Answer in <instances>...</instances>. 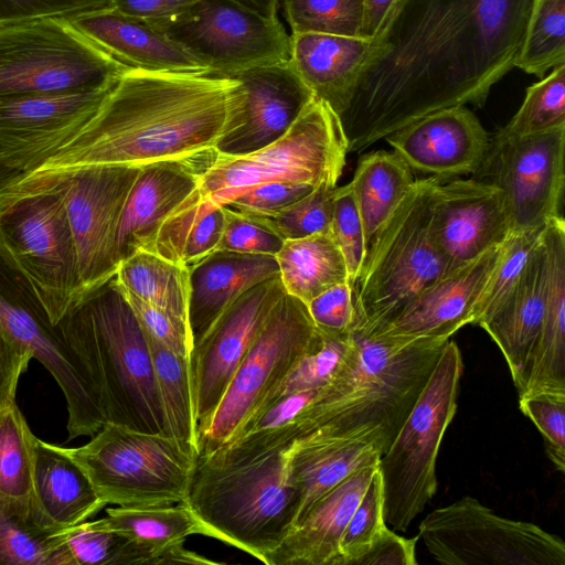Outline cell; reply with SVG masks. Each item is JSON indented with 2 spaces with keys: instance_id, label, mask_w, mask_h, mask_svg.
<instances>
[{
  "instance_id": "cell-1",
  "label": "cell",
  "mask_w": 565,
  "mask_h": 565,
  "mask_svg": "<svg viewBox=\"0 0 565 565\" xmlns=\"http://www.w3.org/2000/svg\"><path fill=\"white\" fill-rule=\"evenodd\" d=\"M533 0H396L339 118L360 152L437 110L482 107L515 65Z\"/></svg>"
},
{
  "instance_id": "cell-2",
  "label": "cell",
  "mask_w": 565,
  "mask_h": 565,
  "mask_svg": "<svg viewBox=\"0 0 565 565\" xmlns=\"http://www.w3.org/2000/svg\"><path fill=\"white\" fill-rule=\"evenodd\" d=\"M244 107V88L233 76L129 67L39 170L143 166L215 149L242 125Z\"/></svg>"
},
{
  "instance_id": "cell-3",
  "label": "cell",
  "mask_w": 565,
  "mask_h": 565,
  "mask_svg": "<svg viewBox=\"0 0 565 565\" xmlns=\"http://www.w3.org/2000/svg\"><path fill=\"white\" fill-rule=\"evenodd\" d=\"M448 340L352 332L339 369L302 414L296 440L371 435L384 455Z\"/></svg>"
},
{
  "instance_id": "cell-4",
  "label": "cell",
  "mask_w": 565,
  "mask_h": 565,
  "mask_svg": "<svg viewBox=\"0 0 565 565\" xmlns=\"http://www.w3.org/2000/svg\"><path fill=\"white\" fill-rule=\"evenodd\" d=\"M57 327L85 366L106 423L169 435L147 339L115 276L79 298Z\"/></svg>"
},
{
  "instance_id": "cell-5",
  "label": "cell",
  "mask_w": 565,
  "mask_h": 565,
  "mask_svg": "<svg viewBox=\"0 0 565 565\" xmlns=\"http://www.w3.org/2000/svg\"><path fill=\"white\" fill-rule=\"evenodd\" d=\"M290 447L235 465H214L198 457L184 503L206 536L266 564L294 529L299 512L288 472Z\"/></svg>"
},
{
  "instance_id": "cell-6",
  "label": "cell",
  "mask_w": 565,
  "mask_h": 565,
  "mask_svg": "<svg viewBox=\"0 0 565 565\" xmlns=\"http://www.w3.org/2000/svg\"><path fill=\"white\" fill-rule=\"evenodd\" d=\"M439 181L416 179L375 235L353 289L352 332L377 334L424 289L452 271L431 227Z\"/></svg>"
},
{
  "instance_id": "cell-7",
  "label": "cell",
  "mask_w": 565,
  "mask_h": 565,
  "mask_svg": "<svg viewBox=\"0 0 565 565\" xmlns=\"http://www.w3.org/2000/svg\"><path fill=\"white\" fill-rule=\"evenodd\" d=\"M0 246L57 326L83 297L75 242L63 199L44 170L0 195Z\"/></svg>"
},
{
  "instance_id": "cell-8",
  "label": "cell",
  "mask_w": 565,
  "mask_h": 565,
  "mask_svg": "<svg viewBox=\"0 0 565 565\" xmlns=\"http://www.w3.org/2000/svg\"><path fill=\"white\" fill-rule=\"evenodd\" d=\"M462 370L460 350L449 339L409 415L379 460L383 518L394 531L405 532L437 491L436 460L457 411Z\"/></svg>"
},
{
  "instance_id": "cell-9",
  "label": "cell",
  "mask_w": 565,
  "mask_h": 565,
  "mask_svg": "<svg viewBox=\"0 0 565 565\" xmlns=\"http://www.w3.org/2000/svg\"><path fill=\"white\" fill-rule=\"evenodd\" d=\"M106 504L184 502L199 450L167 434L105 423L87 444L63 448Z\"/></svg>"
},
{
  "instance_id": "cell-10",
  "label": "cell",
  "mask_w": 565,
  "mask_h": 565,
  "mask_svg": "<svg viewBox=\"0 0 565 565\" xmlns=\"http://www.w3.org/2000/svg\"><path fill=\"white\" fill-rule=\"evenodd\" d=\"M348 152L339 116L315 97L290 128L269 145L241 156L215 151L198 190L203 198L224 205L267 182L337 185Z\"/></svg>"
},
{
  "instance_id": "cell-11",
  "label": "cell",
  "mask_w": 565,
  "mask_h": 565,
  "mask_svg": "<svg viewBox=\"0 0 565 565\" xmlns=\"http://www.w3.org/2000/svg\"><path fill=\"white\" fill-rule=\"evenodd\" d=\"M129 67L67 19L0 23V97L103 89Z\"/></svg>"
},
{
  "instance_id": "cell-12",
  "label": "cell",
  "mask_w": 565,
  "mask_h": 565,
  "mask_svg": "<svg viewBox=\"0 0 565 565\" xmlns=\"http://www.w3.org/2000/svg\"><path fill=\"white\" fill-rule=\"evenodd\" d=\"M322 342L307 305L286 294L257 333L200 435L199 456H209L232 441L295 364Z\"/></svg>"
},
{
  "instance_id": "cell-13",
  "label": "cell",
  "mask_w": 565,
  "mask_h": 565,
  "mask_svg": "<svg viewBox=\"0 0 565 565\" xmlns=\"http://www.w3.org/2000/svg\"><path fill=\"white\" fill-rule=\"evenodd\" d=\"M418 530L441 564L565 565V544L558 535L501 516L469 495L430 512Z\"/></svg>"
},
{
  "instance_id": "cell-14",
  "label": "cell",
  "mask_w": 565,
  "mask_h": 565,
  "mask_svg": "<svg viewBox=\"0 0 565 565\" xmlns=\"http://www.w3.org/2000/svg\"><path fill=\"white\" fill-rule=\"evenodd\" d=\"M204 65L211 75L235 76L290 56V36L277 17L234 0H200L172 18L149 22Z\"/></svg>"
},
{
  "instance_id": "cell-15",
  "label": "cell",
  "mask_w": 565,
  "mask_h": 565,
  "mask_svg": "<svg viewBox=\"0 0 565 565\" xmlns=\"http://www.w3.org/2000/svg\"><path fill=\"white\" fill-rule=\"evenodd\" d=\"M141 166L88 164L46 171L73 233L83 296L115 276L117 232Z\"/></svg>"
},
{
  "instance_id": "cell-16",
  "label": "cell",
  "mask_w": 565,
  "mask_h": 565,
  "mask_svg": "<svg viewBox=\"0 0 565 565\" xmlns=\"http://www.w3.org/2000/svg\"><path fill=\"white\" fill-rule=\"evenodd\" d=\"M565 126L490 143L473 179L495 185L505 200L512 232L563 216Z\"/></svg>"
},
{
  "instance_id": "cell-17",
  "label": "cell",
  "mask_w": 565,
  "mask_h": 565,
  "mask_svg": "<svg viewBox=\"0 0 565 565\" xmlns=\"http://www.w3.org/2000/svg\"><path fill=\"white\" fill-rule=\"evenodd\" d=\"M285 295L279 276L259 282L237 298L192 348L190 374L198 439L257 333Z\"/></svg>"
},
{
  "instance_id": "cell-18",
  "label": "cell",
  "mask_w": 565,
  "mask_h": 565,
  "mask_svg": "<svg viewBox=\"0 0 565 565\" xmlns=\"http://www.w3.org/2000/svg\"><path fill=\"white\" fill-rule=\"evenodd\" d=\"M0 330L49 371L65 397L70 414H81L94 404L95 390L85 366L1 246Z\"/></svg>"
},
{
  "instance_id": "cell-19",
  "label": "cell",
  "mask_w": 565,
  "mask_h": 565,
  "mask_svg": "<svg viewBox=\"0 0 565 565\" xmlns=\"http://www.w3.org/2000/svg\"><path fill=\"white\" fill-rule=\"evenodd\" d=\"M111 86L0 97V162L28 174L39 170L81 130Z\"/></svg>"
},
{
  "instance_id": "cell-20",
  "label": "cell",
  "mask_w": 565,
  "mask_h": 565,
  "mask_svg": "<svg viewBox=\"0 0 565 565\" xmlns=\"http://www.w3.org/2000/svg\"><path fill=\"white\" fill-rule=\"evenodd\" d=\"M431 227L452 270L501 245L512 232L503 193L473 178L437 183Z\"/></svg>"
},
{
  "instance_id": "cell-21",
  "label": "cell",
  "mask_w": 565,
  "mask_h": 565,
  "mask_svg": "<svg viewBox=\"0 0 565 565\" xmlns=\"http://www.w3.org/2000/svg\"><path fill=\"white\" fill-rule=\"evenodd\" d=\"M384 139L412 171L441 181L472 175L490 142L478 117L465 105L426 115Z\"/></svg>"
},
{
  "instance_id": "cell-22",
  "label": "cell",
  "mask_w": 565,
  "mask_h": 565,
  "mask_svg": "<svg viewBox=\"0 0 565 565\" xmlns=\"http://www.w3.org/2000/svg\"><path fill=\"white\" fill-rule=\"evenodd\" d=\"M215 149L143 164L120 217L116 259L137 250L151 252L163 221L199 186Z\"/></svg>"
},
{
  "instance_id": "cell-23",
  "label": "cell",
  "mask_w": 565,
  "mask_h": 565,
  "mask_svg": "<svg viewBox=\"0 0 565 565\" xmlns=\"http://www.w3.org/2000/svg\"><path fill=\"white\" fill-rule=\"evenodd\" d=\"M245 92L242 125L216 145L231 156L258 150L282 136L315 98L289 60L235 76Z\"/></svg>"
},
{
  "instance_id": "cell-24",
  "label": "cell",
  "mask_w": 565,
  "mask_h": 565,
  "mask_svg": "<svg viewBox=\"0 0 565 565\" xmlns=\"http://www.w3.org/2000/svg\"><path fill=\"white\" fill-rule=\"evenodd\" d=\"M503 243L424 289L390 324L372 337L450 339L460 328L472 323L476 303Z\"/></svg>"
},
{
  "instance_id": "cell-25",
  "label": "cell",
  "mask_w": 565,
  "mask_h": 565,
  "mask_svg": "<svg viewBox=\"0 0 565 565\" xmlns=\"http://www.w3.org/2000/svg\"><path fill=\"white\" fill-rule=\"evenodd\" d=\"M542 237L512 290L478 322L503 354L519 396L525 388L527 365L544 319L545 254Z\"/></svg>"
},
{
  "instance_id": "cell-26",
  "label": "cell",
  "mask_w": 565,
  "mask_h": 565,
  "mask_svg": "<svg viewBox=\"0 0 565 565\" xmlns=\"http://www.w3.org/2000/svg\"><path fill=\"white\" fill-rule=\"evenodd\" d=\"M189 275L188 323L193 348L237 298L279 276V268L274 255L217 249L189 267Z\"/></svg>"
},
{
  "instance_id": "cell-27",
  "label": "cell",
  "mask_w": 565,
  "mask_h": 565,
  "mask_svg": "<svg viewBox=\"0 0 565 565\" xmlns=\"http://www.w3.org/2000/svg\"><path fill=\"white\" fill-rule=\"evenodd\" d=\"M377 465L351 473L320 498L281 544L267 565H342L340 540Z\"/></svg>"
},
{
  "instance_id": "cell-28",
  "label": "cell",
  "mask_w": 565,
  "mask_h": 565,
  "mask_svg": "<svg viewBox=\"0 0 565 565\" xmlns=\"http://www.w3.org/2000/svg\"><path fill=\"white\" fill-rule=\"evenodd\" d=\"M68 20L89 40L130 67L210 74L182 46L147 21L121 14L111 8L86 12Z\"/></svg>"
},
{
  "instance_id": "cell-29",
  "label": "cell",
  "mask_w": 565,
  "mask_h": 565,
  "mask_svg": "<svg viewBox=\"0 0 565 565\" xmlns=\"http://www.w3.org/2000/svg\"><path fill=\"white\" fill-rule=\"evenodd\" d=\"M382 455L371 435L296 440L288 454L289 479L300 502L295 526L320 498L356 470L377 465Z\"/></svg>"
},
{
  "instance_id": "cell-30",
  "label": "cell",
  "mask_w": 565,
  "mask_h": 565,
  "mask_svg": "<svg viewBox=\"0 0 565 565\" xmlns=\"http://www.w3.org/2000/svg\"><path fill=\"white\" fill-rule=\"evenodd\" d=\"M372 45L361 36L291 33L289 62L313 96L339 116Z\"/></svg>"
},
{
  "instance_id": "cell-31",
  "label": "cell",
  "mask_w": 565,
  "mask_h": 565,
  "mask_svg": "<svg viewBox=\"0 0 565 565\" xmlns=\"http://www.w3.org/2000/svg\"><path fill=\"white\" fill-rule=\"evenodd\" d=\"M33 487L46 515L64 529L85 522L107 505L84 470L63 447L38 437L34 444Z\"/></svg>"
},
{
  "instance_id": "cell-32",
  "label": "cell",
  "mask_w": 565,
  "mask_h": 565,
  "mask_svg": "<svg viewBox=\"0 0 565 565\" xmlns=\"http://www.w3.org/2000/svg\"><path fill=\"white\" fill-rule=\"evenodd\" d=\"M63 529L46 515L35 494L0 493V565H75Z\"/></svg>"
},
{
  "instance_id": "cell-33",
  "label": "cell",
  "mask_w": 565,
  "mask_h": 565,
  "mask_svg": "<svg viewBox=\"0 0 565 565\" xmlns=\"http://www.w3.org/2000/svg\"><path fill=\"white\" fill-rule=\"evenodd\" d=\"M542 241L545 254V309L530 367L539 377L552 380L565 372L564 216L547 222Z\"/></svg>"
},
{
  "instance_id": "cell-34",
  "label": "cell",
  "mask_w": 565,
  "mask_h": 565,
  "mask_svg": "<svg viewBox=\"0 0 565 565\" xmlns=\"http://www.w3.org/2000/svg\"><path fill=\"white\" fill-rule=\"evenodd\" d=\"M415 180L412 169L395 151L375 150L360 158L349 184L362 221L366 252Z\"/></svg>"
},
{
  "instance_id": "cell-35",
  "label": "cell",
  "mask_w": 565,
  "mask_h": 565,
  "mask_svg": "<svg viewBox=\"0 0 565 565\" xmlns=\"http://www.w3.org/2000/svg\"><path fill=\"white\" fill-rule=\"evenodd\" d=\"M275 257L286 294L306 305L334 286L349 284L347 264L332 231L286 239Z\"/></svg>"
},
{
  "instance_id": "cell-36",
  "label": "cell",
  "mask_w": 565,
  "mask_h": 565,
  "mask_svg": "<svg viewBox=\"0 0 565 565\" xmlns=\"http://www.w3.org/2000/svg\"><path fill=\"white\" fill-rule=\"evenodd\" d=\"M224 222L223 206L196 188L163 221L151 253L189 268L217 249Z\"/></svg>"
},
{
  "instance_id": "cell-37",
  "label": "cell",
  "mask_w": 565,
  "mask_h": 565,
  "mask_svg": "<svg viewBox=\"0 0 565 565\" xmlns=\"http://www.w3.org/2000/svg\"><path fill=\"white\" fill-rule=\"evenodd\" d=\"M115 277L122 291L163 310L189 328V268L140 249L119 263Z\"/></svg>"
},
{
  "instance_id": "cell-38",
  "label": "cell",
  "mask_w": 565,
  "mask_h": 565,
  "mask_svg": "<svg viewBox=\"0 0 565 565\" xmlns=\"http://www.w3.org/2000/svg\"><path fill=\"white\" fill-rule=\"evenodd\" d=\"M97 522L151 550L153 565L164 550L183 543L188 536H206L204 526L184 502L108 508L106 516Z\"/></svg>"
},
{
  "instance_id": "cell-39",
  "label": "cell",
  "mask_w": 565,
  "mask_h": 565,
  "mask_svg": "<svg viewBox=\"0 0 565 565\" xmlns=\"http://www.w3.org/2000/svg\"><path fill=\"white\" fill-rule=\"evenodd\" d=\"M145 337L151 354L167 431L170 436L198 448L190 359L174 353L146 333Z\"/></svg>"
},
{
  "instance_id": "cell-40",
  "label": "cell",
  "mask_w": 565,
  "mask_h": 565,
  "mask_svg": "<svg viewBox=\"0 0 565 565\" xmlns=\"http://www.w3.org/2000/svg\"><path fill=\"white\" fill-rule=\"evenodd\" d=\"M565 64V0H533L514 67L539 78Z\"/></svg>"
},
{
  "instance_id": "cell-41",
  "label": "cell",
  "mask_w": 565,
  "mask_h": 565,
  "mask_svg": "<svg viewBox=\"0 0 565 565\" xmlns=\"http://www.w3.org/2000/svg\"><path fill=\"white\" fill-rule=\"evenodd\" d=\"M565 126V64L526 88L525 97L507 125L492 137L499 143Z\"/></svg>"
},
{
  "instance_id": "cell-42",
  "label": "cell",
  "mask_w": 565,
  "mask_h": 565,
  "mask_svg": "<svg viewBox=\"0 0 565 565\" xmlns=\"http://www.w3.org/2000/svg\"><path fill=\"white\" fill-rule=\"evenodd\" d=\"M75 565H139L154 563L148 547L128 536L106 529L96 521H85L62 530Z\"/></svg>"
},
{
  "instance_id": "cell-43",
  "label": "cell",
  "mask_w": 565,
  "mask_h": 565,
  "mask_svg": "<svg viewBox=\"0 0 565 565\" xmlns=\"http://www.w3.org/2000/svg\"><path fill=\"white\" fill-rule=\"evenodd\" d=\"M36 437L17 403L0 412V493L14 498L34 494L33 463Z\"/></svg>"
},
{
  "instance_id": "cell-44",
  "label": "cell",
  "mask_w": 565,
  "mask_h": 565,
  "mask_svg": "<svg viewBox=\"0 0 565 565\" xmlns=\"http://www.w3.org/2000/svg\"><path fill=\"white\" fill-rule=\"evenodd\" d=\"M291 33L360 36L363 0H281Z\"/></svg>"
},
{
  "instance_id": "cell-45",
  "label": "cell",
  "mask_w": 565,
  "mask_h": 565,
  "mask_svg": "<svg viewBox=\"0 0 565 565\" xmlns=\"http://www.w3.org/2000/svg\"><path fill=\"white\" fill-rule=\"evenodd\" d=\"M545 227L546 224L527 231L511 232L476 303L472 324H478L489 316L512 290Z\"/></svg>"
},
{
  "instance_id": "cell-46",
  "label": "cell",
  "mask_w": 565,
  "mask_h": 565,
  "mask_svg": "<svg viewBox=\"0 0 565 565\" xmlns=\"http://www.w3.org/2000/svg\"><path fill=\"white\" fill-rule=\"evenodd\" d=\"M335 189L337 185L321 183L274 216L250 217L274 231L284 241L330 232Z\"/></svg>"
},
{
  "instance_id": "cell-47",
  "label": "cell",
  "mask_w": 565,
  "mask_h": 565,
  "mask_svg": "<svg viewBox=\"0 0 565 565\" xmlns=\"http://www.w3.org/2000/svg\"><path fill=\"white\" fill-rule=\"evenodd\" d=\"M322 335L321 347L303 355L268 394L256 412L286 395L321 390L329 383L351 347V334L347 337Z\"/></svg>"
},
{
  "instance_id": "cell-48",
  "label": "cell",
  "mask_w": 565,
  "mask_h": 565,
  "mask_svg": "<svg viewBox=\"0 0 565 565\" xmlns=\"http://www.w3.org/2000/svg\"><path fill=\"white\" fill-rule=\"evenodd\" d=\"M384 525L382 480L376 469L341 536L342 565H353Z\"/></svg>"
},
{
  "instance_id": "cell-49",
  "label": "cell",
  "mask_w": 565,
  "mask_h": 565,
  "mask_svg": "<svg viewBox=\"0 0 565 565\" xmlns=\"http://www.w3.org/2000/svg\"><path fill=\"white\" fill-rule=\"evenodd\" d=\"M521 412L542 434L545 451L556 470L565 471V395L536 393L519 397Z\"/></svg>"
},
{
  "instance_id": "cell-50",
  "label": "cell",
  "mask_w": 565,
  "mask_h": 565,
  "mask_svg": "<svg viewBox=\"0 0 565 565\" xmlns=\"http://www.w3.org/2000/svg\"><path fill=\"white\" fill-rule=\"evenodd\" d=\"M331 231L344 257L349 284L354 289L366 249L362 221L349 183L335 189Z\"/></svg>"
},
{
  "instance_id": "cell-51",
  "label": "cell",
  "mask_w": 565,
  "mask_h": 565,
  "mask_svg": "<svg viewBox=\"0 0 565 565\" xmlns=\"http://www.w3.org/2000/svg\"><path fill=\"white\" fill-rule=\"evenodd\" d=\"M222 206L225 222L217 249L274 256L279 252L284 239L278 234L250 216Z\"/></svg>"
},
{
  "instance_id": "cell-52",
  "label": "cell",
  "mask_w": 565,
  "mask_h": 565,
  "mask_svg": "<svg viewBox=\"0 0 565 565\" xmlns=\"http://www.w3.org/2000/svg\"><path fill=\"white\" fill-rule=\"evenodd\" d=\"M315 188L310 184L267 182L245 190L224 205L248 216L270 217L306 196Z\"/></svg>"
},
{
  "instance_id": "cell-53",
  "label": "cell",
  "mask_w": 565,
  "mask_h": 565,
  "mask_svg": "<svg viewBox=\"0 0 565 565\" xmlns=\"http://www.w3.org/2000/svg\"><path fill=\"white\" fill-rule=\"evenodd\" d=\"M310 317L324 335H350L354 323L353 288L350 284L334 286L307 305Z\"/></svg>"
},
{
  "instance_id": "cell-54",
  "label": "cell",
  "mask_w": 565,
  "mask_h": 565,
  "mask_svg": "<svg viewBox=\"0 0 565 565\" xmlns=\"http://www.w3.org/2000/svg\"><path fill=\"white\" fill-rule=\"evenodd\" d=\"M111 0H0V23L43 18L71 19L110 8Z\"/></svg>"
},
{
  "instance_id": "cell-55",
  "label": "cell",
  "mask_w": 565,
  "mask_h": 565,
  "mask_svg": "<svg viewBox=\"0 0 565 565\" xmlns=\"http://www.w3.org/2000/svg\"><path fill=\"white\" fill-rule=\"evenodd\" d=\"M122 294L147 335L174 353L190 359L192 347L189 328L185 324L159 308L150 306L125 291Z\"/></svg>"
},
{
  "instance_id": "cell-56",
  "label": "cell",
  "mask_w": 565,
  "mask_h": 565,
  "mask_svg": "<svg viewBox=\"0 0 565 565\" xmlns=\"http://www.w3.org/2000/svg\"><path fill=\"white\" fill-rule=\"evenodd\" d=\"M417 540L403 537L385 524L353 565H416Z\"/></svg>"
},
{
  "instance_id": "cell-57",
  "label": "cell",
  "mask_w": 565,
  "mask_h": 565,
  "mask_svg": "<svg viewBox=\"0 0 565 565\" xmlns=\"http://www.w3.org/2000/svg\"><path fill=\"white\" fill-rule=\"evenodd\" d=\"M32 356L0 330V412L15 403L18 383Z\"/></svg>"
},
{
  "instance_id": "cell-58",
  "label": "cell",
  "mask_w": 565,
  "mask_h": 565,
  "mask_svg": "<svg viewBox=\"0 0 565 565\" xmlns=\"http://www.w3.org/2000/svg\"><path fill=\"white\" fill-rule=\"evenodd\" d=\"M200 0H111L110 8L147 22L178 15Z\"/></svg>"
},
{
  "instance_id": "cell-59",
  "label": "cell",
  "mask_w": 565,
  "mask_h": 565,
  "mask_svg": "<svg viewBox=\"0 0 565 565\" xmlns=\"http://www.w3.org/2000/svg\"><path fill=\"white\" fill-rule=\"evenodd\" d=\"M396 0H363L361 38L374 40L385 23Z\"/></svg>"
},
{
  "instance_id": "cell-60",
  "label": "cell",
  "mask_w": 565,
  "mask_h": 565,
  "mask_svg": "<svg viewBox=\"0 0 565 565\" xmlns=\"http://www.w3.org/2000/svg\"><path fill=\"white\" fill-rule=\"evenodd\" d=\"M220 564L218 562H214L207 559L196 553L185 550L183 547V543L175 544L173 546L164 550L156 561V565L158 564Z\"/></svg>"
},
{
  "instance_id": "cell-61",
  "label": "cell",
  "mask_w": 565,
  "mask_h": 565,
  "mask_svg": "<svg viewBox=\"0 0 565 565\" xmlns=\"http://www.w3.org/2000/svg\"><path fill=\"white\" fill-rule=\"evenodd\" d=\"M28 173L0 162V195L19 183Z\"/></svg>"
},
{
  "instance_id": "cell-62",
  "label": "cell",
  "mask_w": 565,
  "mask_h": 565,
  "mask_svg": "<svg viewBox=\"0 0 565 565\" xmlns=\"http://www.w3.org/2000/svg\"><path fill=\"white\" fill-rule=\"evenodd\" d=\"M266 17H277L280 0H234Z\"/></svg>"
}]
</instances>
